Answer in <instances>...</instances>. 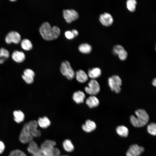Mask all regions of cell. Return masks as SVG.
<instances>
[{
	"instance_id": "obj_1",
	"label": "cell",
	"mask_w": 156,
	"mask_h": 156,
	"mask_svg": "<svg viewBox=\"0 0 156 156\" xmlns=\"http://www.w3.org/2000/svg\"><path fill=\"white\" fill-rule=\"evenodd\" d=\"M40 32L44 39L47 40L55 39L59 36L60 31L56 26L51 27L48 22L43 23L39 28Z\"/></svg>"
},
{
	"instance_id": "obj_2",
	"label": "cell",
	"mask_w": 156,
	"mask_h": 156,
	"mask_svg": "<svg viewBox=\"0 0 156 156\" xmlns=\"http://www.w3.org/2000/svg\"><path fill=\"white\" fill-rule=\"evenodd\" d=\"M135 113L137 117L131 115L130 118L131 122L134 126L141 127L147 124L149 120V117L144 110L138 109L135 111Z\"/></svg>"
},
{
	"instance_id": "obj_3",
	"label": "cell",
	"mask_w": 156,
	"mask_h": 156,
	"mask_svg": "<svg viewBox=\"0 0 156 156\" xmlns=\"http://www.w3.org/2000/svg\"><path fill=\"white\" fill-rule=\"evenodd\" d=\"M60 71L62 75L69 80L73 79L75 76V73L68 61L65 60L62 62Z\"/></svg>"
},
{
	"instance_id": "obj_4",
	"label": "cell",
	"mask_w": 156,
	"mask_h": 156,
	"mask_svg": "<svg viewBox=\"0 0 156 156\" xmlns=\"http://www.w3.org/2000/svg\"><path fill=\"white\" fill-rule=\"evenodd\" d=\"M33 138L29 130L28 123H26L24 125L20 133L19 140L22 143L26 144L33 141Z\"/></svg>"
},
{
	"instance_id": "obj_5",
	"label": "cell",
	"mask_w": 156,
	"mask_h": 156,
	"mask_svg": "<svg viewBox=\"0 0 156 156\" xmlns=\"http://www.w3.org/2000/svg\"><path fill=\"white\" fill-rule=\"evenodd\" d=\"M56 142L53 141L47 140L43 142L40 148L43 156H51Z\"/></svg>"
},
{
	"instance_id": "obj_6",
	"label": "cell",
	"mask_w": 156,
	"mask_h": 156,
	"mask_svg": "<svg viewBox=\"0 0 156 156\" xmlns=\"http://www.w3.org/2000/svg\"><path fill=\"white\" fill-rule=\"evenodd\" d=\"M108 85L111 90L117 93L121 91L120 86L122 85V80L120 77L117 75H113L109 78Z\"/></svg>"
},
{
	"instance_id": "obj_7",
	"label": "cell",
	"mask_w": 156,
	"mask_h": 156,
	"mask_svg": "<svg viewBox=\"0 0 156 156\" xmlns=\"http://www.w3.org/2000/svg\"><path fill=\"white\" fill-rule=\"evenodd\" d=\"M85 90L88 94L95 96L99 92L100 87L97 81L94 79H92L88 82V86L85 88Z\"/></svg>"
},
{
	"instance_id": "obj_8",
	"label": "cell",
	"mask_w": 156,
	"mask_h": 156,
	"mask_svg": "<svg viewBox=\"0 0 156 156\" xmlns=\"http://www.w3.org/2000/svg\"><path fill=\"white\" fill-rule=\"evenodd\" d=\"M21 36L18 32L12 31L9 32L7 34L5 38V40L8 44L12 43L18 44L21 42Z\"/></svg>"
},
{
	"instance_id": "obj_9",
	"label": "cell",
	"mask_w": 156,
	"mask_h": 156,
	"mask_svg": "<svg viewBox=\"0 0 156 156\" xmlns=\"http://www.w3.org/2000/svg\"><path fill=\"white\" fill-rule=\"evenodd\" d=\"M63 15L66 21L68 23H70L76 20L79 17L77 12L73 9L64 10Z\"/></svg>"
},
{
	"instance_id": "obj_10",
	"label": "cell",
	"mask_w": 156,
	"mask_h": 156,
	"mask_svg": "<svg viewBox=\"0 0 156 156\" xmlns=\"http://www.w3.org/2000/svg\"><path fill=\"white\" fill-rule=\"evenodd\" d=\"M144 148L137 144L130 146L127 153V156H140L144 151Z\"/></svg>"
},
{
	"instance_id": "obj_11",
	"label": "cell",
	"mask_w": 156,
	"mask_h": 156,
	"mask_svg": "<svg viewBox=\"0 0 156 156\" xmlns=\"http://www.w3.org/2000/svg\"><path fill=\"white\" fill-rule=\"evenodd\" d=\"M30 132L33 137H38L41 135L40 131L37 129V121L31 120L28 122Z\"/></svg>"
},
{
	"instance_id": "obj_12",
	"label": "cell",
	"mask_w": 156,
	"mask_h": 156,
	"mask_svg": "<svg viewBox=\"0 0 156 156\" xmlns=\"http://www.w3.org/2000/svg\"><path fill=\"white\" fill-rule=\"evenodd\" d=\"M99 20L101 24L105 26L111 25L113 22L112 16L108 13H104L101 14L99 16Z\"/></svg>"
},
{
	"instance_id": "obj_13",
	"label": "cell",
	"mask_w": 156,
	"mask_h": 156,
	"mask_svg": "<svg viewBox=\"0 0 156 156\" xmlns=\"http://www.w3.org/2000/svg\"><path fill=\"white\" fill-rule=\"evenodd\" d=\"M27 150L29 153L32 155L38 156L42 155L40 148H39L37 144L33 140L29 143Z\"/></svg>"
},
{
	"instance_id": "obj_14",
	"label": "cell",
	"mask_w": 156,
	"mask_h": 156,
	"mask_svg": "<svg viewBox=\"0 0 156 156\" xmlns=\"http://www.w3.org/2000/svg\"><path fill=\"white\" fill-rule=\"evenodd\" d=\"M11 57L13 60L18 63L23 62L25 58L24 53L21 51L18 50L14 51L11 55Z\"/></svg>"
},
{
	"instance_id": "obj_15",
	"label": "cell",
	"mask_w": 156,
	"mask_h": 156,
	"mask_svg": "<svg viewBox=\"0 0 156 156\" xmlns=\"http://www.w3.org/2000/svg\"><path fill=\"white\" fill-rule=\"evenodd\" d=\"M75 76L77 80L82 83L86 82L88 79V75L84 70L81 69L76 71Z\"/></svg>"
},
{
	"instance_id": "obj_16",
	"label": "cell",
	"mask_w": 156,
	"mask_h": 156,
	"mask_svg": "<svg viewBox=\"0 0 156 156\" xmlns=\"http://www.w3.org/2000/svg\"><path fill=\"white\" fill-rule=\"evenodd\" d=\"M85 97V95L84 93L80 90L75 92L73 96V100L78 104L83 103Z\"/></svg>"
},
{
	"instance_id": "obj_17",
	"label": "cell",
	"mask_w": 156,
	"mask_h": 156,
	"mask_svg": "<svg viewBox=\"0 0 156 156\" xmlns=\"http://www.w3.org/2000/svg\"><path fill=\"white\" fill-rule=\"evenodd\" d=\"M83 130L86 132H90L94 130L96 128V125L93 121L90 120H86L85 124L82 126Z\"/></svg>"
},
{
	"instance_id": "obj_18",
	"label": "cell",
	"mask_w": 156,
	"mask_h": 156,
	"mask_svg": "<svg viewBox=\"0 0 156 156\" xmlns=\"http://www.w3.org/2000/svg\"><path fill=\"white\" fill-rule=\"evenodd\" d=\"M86 103L90 108H92L97 107L99 104V101L95 96L91 95L87 99Z\"/></svg>"
},
{
	"instance_id": "obj_19",
	"label": "cell",
	"mask_w": 156,
	"mask_h": 156,
	"mask_svg": "<svg viewBox=\"0 0 156 156\" xmlns=\"http://www.w3.org/2000/svg\"><path fill=\"white\" fill-rule=\"evenodd\" d=\"M101 74V71L100 68L96 67L93 68L89 70L88 76L92 79H94L99 77Z\"/></svg>"
},
{
	"instance_id": "obj_20",
	"label": "cell",
	"mask_w": 156,
	"mask_h": 156,
	"mask_svg": "<svg viewBox=\"0 0 156 156\" xmlns=\"http://www.w3.org/2000/svg\"><path fill=\"white\" fill-rule=\"evenodd\" d=\"M14 121L18 123L23 122L25 118L24 113L20 110H15L13 112Z\"/></svg>"
},
{
	"instance_id": "obj_21",
	"label": "cell",
	"mask_w": 156,
	"mask_h": 156,
	"mask_svg": "<svg viewBox=\"0 0 156 156\" xmlns=\"http://www.w3.org/2000/svg\"><path fill=\"white\" fill-rule=\"evenodd\" d=\"M38 125L41 127L45 129L48 127L51 124V122L46 116L39 118L37 121Z\"/></svg>"
},
{
	"instance_id": "obj_22",
	"label": "cell",
	"mask_w": 156,
	"mask_h": 156,
	"mask_svg": "<svg viewBox=\"0 0 156 156\" xmlns=\"http://www.w3.org/2000/svg\"><path fill=\"white\" fill-rule=\"evenodd\" d=\"M117 134L121 136L127 137L129 134L128 129L123 125L119 126L117 127L116 129Z\"/></svg>"
},
{
	"instance_id": "obj_23",
	"label": "cell",
	"mask_w": 156,
	"mask_h": 156,
	"mask_svg": "<svg viewBox=\"0 0 156 156\" xmlns=\"http://www.w3.org/2000/svg\"><path fill=\"white\" fill-rule=\"evenodd\" d=\"M21 45L22 48L25 51H29L33 47L31 42L27 38L21 40Z\"/></svg>"
},
{
	"instance_id": "obj_24",
	"label": "cell",
	"mask_w": 156,
	"mask_h": 156,
	"mask_svg": "<svg viewBox=\"0 0 156 156\" xmlns=\"http://www.w3.org/2000/svg\"><path fill=\"white\" fill-rule=\"evenodd\" d=\"M63 146L64 149L68 152H71L74 150V146L71 141L69 140L66 139L63 143Z\"/></svg>"
},
{
	"instance_id": "obj_25",
	"label": "cell",
	"mask_w": 156,
	"mask_h": 156,
	"mask_svg": "<svg viewBox=\"0 0 156 156\" xmlns=\"http://www.w3.org/2000/svg\"><path fill=\"white\" fill-rule=\"evenodd\" d=\"M79 49L80 51L84 53H88L92 50V47L87 43H83L80 44L79 46Z\"/></svg>"
},
{
	"instance_id": "obj_26",
	"label": "cell",
	"mask_w": 156,
	"mask_h": 156,
	"mask_svg": "<svg viewBox=\"0 0 156 156\" xmlns=\"http://www.w3.org/2000/svg\"><path fill=\"white\" fill-rule=\"evenodd\" d=\"M137 1L135 0H128L127 1V7L130 12H134L136 9Z\"/></svg>"
},
{
	"instance_id": "obj_27",
	"label": "cell",
	"mask_w": 156,
	"mask_h": 156,
	"mask_svg": "<svg viewBox=\"0 0 156 156\" xmlns=\"http://www.w3.org/2000/svg\"><path fill=\"white\" fill-rule=\"evenodd\" d=\"M147 130L148 132L153 135L156 134V124L155 123H151L147 126Z\"/></svg>"
},
{
	"instance_id": "obj_28",
	"label": "cell",
	"mask_w": 156,
	"mask_h": 156,
	"mask_svg": "<svg viewBox=\"0 0 156 156\" xmlns=\"http://www.w3.org/2000/svg\"><path fill=\"white\" fill-rule=\"evenodd\" d=\"M10 56V53L6 49L1 47L0 49V58L5 60Z\"/></svg>"
},
{
	"instance_id": "obj_29",
	"label": "cell",
	"mask_w": 156,
	"mask_h": 156,
	"mask_svg": "<svg viewBox=\"0 0 156 156\" xmlns=\"http://www.w3.org/2000/svg\"><path fill=\"white\" fill-rule=\"evenodd\" d=\"M8 156H27L25 153L18 149H15L11 151Z\"/></svg>"
},
{
	"instance_id": "obj_30",
	"label": "cell",
	"mask_w": 156,
	"mask_h": 156,
	"mask_svg": "<svg viewBox=\"0 0 156 156\" xmlns=\"http://www.w3.org/2000/svg\"><path fill=\"white\" fill-rule=\"evenodd\" d=\"M23 75L25 77L34 79L35 76V73L32 70L27 68L24 70Z\"/></svg>"
},
{
	"instance_id": "obj_31",
	"label": "cell",
	"mask_w": 156,
	"mask_h": 156,
	"mask_svg": "<svg viewBox=\"0 0 156 156\" xmlns=\"http://www.w3.org/2000/svg\"><path fill=\"white\" fill-rule=\"evenodd\" d=\"M124 49V48L121 45H116L113 47V52L114 54L118 55L120 52Z\"/></svg>"
},
{
	"instance_id": "obj_32",
	"label": "cell",
	"mask_w": 156,
	"mask_h": 156,
	"mask_svg": "<svg viewBox=\"0 0 156 156\" xmlns=\"http://www.w3.org/2000/svg\"><path fill=\"white\" fill-rule=\"evenodd\" d=\"M119 59L122 60H125L127 58V53L125 49L120 52L118 55Z\"/></svg>"
},
{
	"instance_id": "obj_33",
	"label": "cell",
	"mask_w": 156,
	"mask_h": 156,
	"mask_svg": "<svg viewBox=\"0 0 156 156\" xmlns=\"http://www.w3.org/2000/svg\"><path fill=\"white\" fill-rule=\"evenodd\" d=\"M22 77L26 83L28 84L32 83L34 81V79L29 78L22 75Z\"/></svg>"
},
{
	"instance_id": "obj_34",
	"label": "cell",
	"mask_w": 156,
	"mask_h": 156,
	"mask_svg": "<svg viewBox=\"0 0 156 156\" xmlns=\"http://www.w3.org/2000/svg\"><path fill=\"white\" fill-rule=\"evenodd\" d=\"M65 35L66 38L70 39H72L75 37L71 31L70 30L66 31L65 32Z\"/></svg>"
},
{
	"instance_id": "obj_35",
	"label": "cell",
	"mask_w": 156,
	"mask_h": 156,
	"mask_svg": "<svg viewBox=\"0 0 156 156\" xmlns=\"http://www.w3.org/2000/svg\"><path fill=\"white\" fill-rule=\"evenodd\" d=\"M60 151L57 148H54L53 154L51 156H60Z\"/></svg>"
},
{
	"instance_id": "obj_36",
	"label": "cell",
	"mask_w": 156,
	"mask_h": 156,
	"mask_svg": "<svg viewBox=\"0 0 156 156\" xmlns=\"http://www.w3.org/2000/svg\"><path fill=\"white\" fill-rule=\"evenodd\" d=\"M4 144L2 141H0V154L2 153L5 149Z\"/></svg>"
},
{
	"instance_id": "obj_37",
	"label": "cell",
	"mask_w": 156,
	"mask_h": 156,
	"mask_svg": "<svg viewBox=\"0 0 156 156\" xmlns=\"http://www.w3.org/2000/svg\"><path fill=\"white\" fill-rule=\"evenodd\" d=\"M71 31L75 36H77L78 34V31L75 29H73Z\"/></svg>"
},
{
	"instance_id": "obj_38",
	"label": "cell",
	"mask_w": 156,
	"mask_h": 156,
	"mask_svg": "<svg viewBox=\"0 0 156 156\" xmlns=\"http://www.w3.org/2000/svg\"><path fill=\"white\" fill-rule=\"evenodd\" d=\"M152 83L153 85L155 86H156V78L154 79L152 82Z\"/></svg>"
},
{
	"instance_id": "obj_39",
	"label": "cell",
	"mask_w": 156,
	"mask_h": 156,
	"mask_svg": "<svg viewBox=\"0 0 156 156\" xmlns=\"http://www.w3.org/2000/svg\"><path fill=\"white\" fill-rule=\"evenodd\" d=\"M5 61V60L4 59L0 58V64H1L3 63Z\"/></svg>"
},
{
	"instance_id": "obj_40",
	"label": "cell",
	"mask_w": 156,
	"mask_h": 156,
	"mask_svg": "<svg viewBox=\"0 0 156 156\" xmlns=\"http://www.w3.org/2000/svg\"><path fill=\"white\" fill-rule=\"evenodd\" d=\"M31 156H43V155H38V156H34V155H32Z\"/></svg>"
},
{
	"instance_id": "obj_41",
	"label": "cell",
	"mask_w": 156,
	"mask_h": 156,
	"mask_svg": "<svg viewBox=\"0 0 156 156\" xmlns=\"http://www.w3.org/2000/svg\"><path fill=\"white\" fill-rule=\"evenodd\" d=\"M16 0H10V1H16Z\"/></svg>"
},
{
	"instance_id": "obj_42",
	"label": "cell",
	"mask_w": 156,
	"mask_h": 156,
	"mask_svg": "<svg viewBox=\"0 0 156 156\" xmlns=\"http://www.w3.org/2000/svg\"><path fill=\"white\" fill-rule=\"evenodd\" d=\"M67 156V155H63V156Z\"/></svg>"
}]
</instances>
